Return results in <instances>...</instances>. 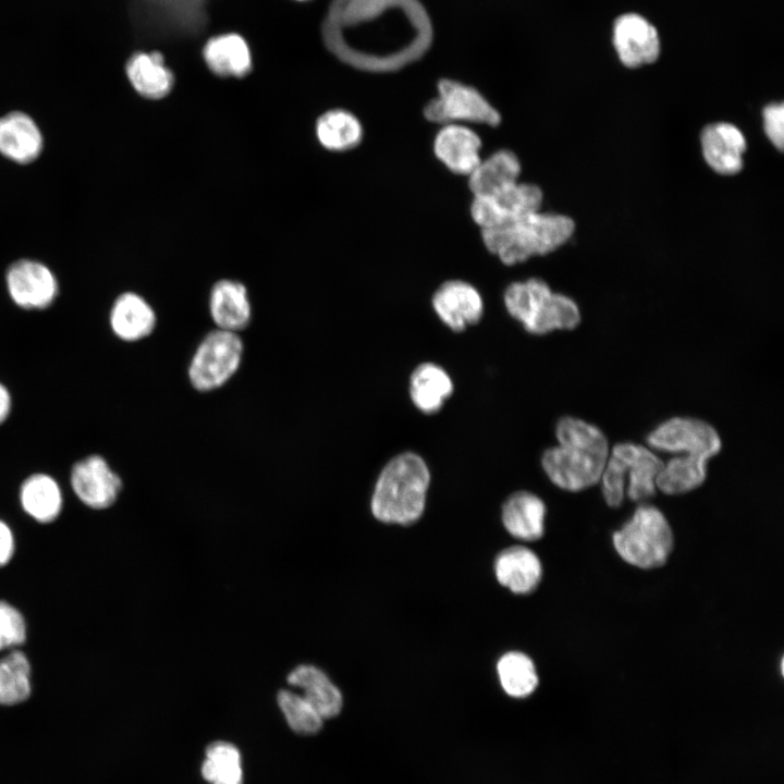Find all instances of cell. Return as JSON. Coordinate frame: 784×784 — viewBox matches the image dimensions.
<instances>
[{"label": "cell", "mask_w": 784, "mask_h": 784, "mask_svg": "<svg viewBox=\"0 0 784 784\" xmlns=\"http://www.w3.org/2000/svg\"><path fill=\"white\" fill-rule=\"evenodd\" d=\"M497 672L503 690L514 698L528 697L539 683L532 660L523 652L504 653L498 660Z\"/></svg>", "instance_id": "1f68e13d"}, {"label": "cell", "mask_w": 784, "mask_h": 784, "mask_svg": "<svg viewBox=\"0 0 784 784\" xmlns=\"http://www.w3.org/2000/svg\"><path fill=\"white\" fill-rule=\"evenodd\" d=\"M209 311L217 329L236 332L252 320V306L246 286L235 280L217 281L209 294Z\"/></svg>", "instance_id": "d6986e66"}, {"label": "cell", "mask_w": 784, "mask_h": 784, "mask_svg": "<svg viewBox=\"0 0 784 784\" xmlns=\"http://www.w3.org/2000/svg\"><path fill=\"white\" fill-rule=\"evenodd\" d=\"M613 547L628 564L651 569L664 565L673 550L674 537L669 520L653 505L641 504L613 534Z\"/></svg>", "instance_id": "8992f818"}, {"label": "cell", "mask_w": 784, "mask_h": 784, "mask_svg": "<svg viewBox=\"0 0 784 784\" xmlns=\"http://www.w3.org/2000/svg\"><path fill=\"white\" fill-rule=\"evenodd\" d=\"M315 133L319 144L331 151L353 149L363 139V126L359 120L344 109L323 112L316 121Z\"/></svg>", "instance_id": "f1b7e54d"}, {"label": "cell", "mask_w": 784, "mask_h": 784, "mask_svg": "<svg viewBox=\"0 0 784 784\" xmlns=\"http://www.w3.org/2000/svg\"><path fill=\"white\" fill-rule=\"evenodd\" d=\"M32 691L30 662L23 651L12 649L0 659V706H20L30 698Z\"/></svg>", "instance_id": "f546056e"}, {"label": "cell", "mask_w": 784, "mask_h": 784, "mask_svg": "<svg viewBox=\"0 0 784 784\" xmlns=\"http://www.w3.org/2000/svg\"><path fill=\"white\" fill-rule=\"evenodd\" d=\"M27 625L22 612L8 601L0 600V651L16 649L26 641Z\"/></svg>", "instance_id": "e575fe53"}, {"label": "cell", "mask_w": 784, "mask_h": 784, "mask_svg": "<svg viewBox=\"0 0 784 784\" xmlns=\"http://www.w3.org/2000/svg\"><path fill=\"white\" fill-rule=\"evenodd\" d=\"M424 115L442 124L474 122L497 126L501 122L499 111L479 90L448 78L438 83V96L425 106Z\"/></svg>", "instance_id": "ba28073f"}, {"label": "cell", "mask_w": 784, "mask_h": 784, "mask_svg": "<svg viewBox=\"0 0 784 784\" xmlns=\"http://www.w3.org/2000/svg\"><path fill=\"white\" fill-rule=\"evenodd\" d=\"M575 231L572 218L536 211L511 223L481 230L487 249L507 266L554 252Z\"/></svg>", "instance_id": "277c9868"}, {"label": "cell", "mask_w": 784, "mask_h": 784, "mask_svg": "<svg viewBox=\"0 0 784 784\" xmlns=\"http://www.w3.org/2000/svg\"><path fill=\"white\" fill-rule=\"evenodd\" d=\"M330 26L358 33V47L343 54L347 63L369 72H393L428 50L431 25L417 0H339Z\"/></svg>", "instance_id": "6da1fadb"}, {"label": "cell", "mask_w": 784, "mask_h": 784, "mask_svg": "<svg viewBox=\"0 0 784 784\" xmlns=\"http://www.w3.org/2000/svg\"><path fill=\"white\" fill-rule=\"evenodd\" d=\"M503 298L507 313L531 334L572 330L580 322L577 304L538 278L511 283Z\"/></svg>", "instance_id": "5b68a950"}, {"label": "cell", "mask_w": 784, "mask_h": 784, "mask_svg": "<svg viewBox=\"0 0 784 784\" xmlns=\"http://www.w3.org/2000/svg\"><path fill=\"white\" fill-rule=\"evenodd\" d=\"M126 76L138 95L147 99H161L174 86V74L158 52H136L127 61Z\"/></svg>", "instance_id": "603a6c76"}, {"label": "cell", "mask_w": 784, "mask_h": 784, "mask_svg": "<svg viewBox=\"0 0 784 784\" xmlns=\"http://www.w3.org/2000/svg\"><path fill=\"white\" fill-rule=\"evenodd\" d=\"M430 471L413 452L392 457L382 468L371 495L373 517L382 523L411 525L425 511Z\"/></svg>", "instance_id": "3957f363"}, {"label": "cell", "mask_w": 784, "mask_h": 784, "mask_svg": "<svg viewBox=\"0 0 784 784\" xmlns=\"http://www.w3.org/2000/svg\"><path fill=\"white\" fill-rule=\"evenodd\" d=\"M558 446L544 451L541 465L559 488L577 492L600 481L609 458V443L596 426L579 418L563 417L555 427Z\"/></svg>", "instance_id": "7a4b0ae2"}, {"label": "cell", "mask_w": 784, "mask_h": 784, "mask_svg": "<svg viewBox=\"0 0 784 784\" xmlns=\"http://www.w3.org/2000/svg\"><path fill=\"white\" fill-rule=\"evenodd\" d=\"M708 461L682 455L664 463L656 479V487L665 494H682L700 487L707 477Z\"/></svg>", "instance_id": "4dcf8cb0"}, {"label": "cell", "mask_w": 784, "mask_h": 784, "mask_svg": "<svg viewBox=\"0 0 784 784\" xmlns=\"http://www.w3.org/2000/svg\"><path fill=\"white\" fill-rule=\"evenodd\" d=\"M613 42L620 60L628 68L652 63L660 53L657 29L646 19L634 13L616 19Z\"/></svg>", "instance_id": "4fadbf2b"}, {"label": "cell", "mask_w": 784, "mask_h": 784, "mask_svg": "<svg viewBox=\"0 0 784 784\" xmlns=\"http://www.w3.org/2000/svg\"><path fill=\"white\" fill-rule=\"evenodd\" d=\"M44 148V137L37 123L21 111L0 118V154L13 162H33Z\"/></svg>", "instance_id": "ac0fdd59"}, {"label": "cell", "mask_w": 784, "mask_h": 784, "mask_svg": "<svg viewBox=\"0 0 784 784\" xmlns=\"http://www.w3.org/2000/svg\"><path fill=\"white\" fill-rule=\"evenodd\" d=\"M5 283L14 304L27 310L49 307L59 293V284L53 272L46 265L34 259H20L13 262L7 270Z\"/></svg>", "instance_id": "8fae6325"}, {"label": "cell", "mask_w": 784, "mask_h": 784, "mask_svg": "<svg viewBox=\"0 0 784 784\" xmlns=\"http://www.w3.org/2000/svg\"><path fill=\"white\" fill-rule=\"evenodd\" d=\"M243 342L236 332L216 329L196 347L187 368L192 387L199 392L225 384L240 368Z\"/></svg>", "instance_id": "52a82bcc"}, {"label": "cell", "mask_w": 784, "mask_h": 784, "mask_svg": "<svg viewBox=\"0 0 784 784\" xmlns=\"http://www.w3.org/2000/svg\"><path fill=\"white\" fill-rule=\"evenodd\" d=\"M298 1H305V0H298Z\"/></svg>", "instance_id": "f35d334b"}, {"label": "cell", "mask_w": 784, "mask_h": 784, "mask_svg": "<svg viewBox=\"0 0 784 784\" xmlns=\"http://www.w3.org/2000/svg\"><path fill=\"white\" fill-rule=\"evenodd\" d=\"M480 137L469 127L444 124L433 140L436 157L453 173L469 175L480 162Z\"/></svg>", "instance_id": "e0dca14e"}, {"label": "cell", "mask_w": 784, "mask_h": 784, "mask_svg": "<svg viewBox=\"0 0 784 784\" xmlns=\"http://www.w3.org/2000/svg\"><path fill=\"white\" fill-rule=\"evenodd\" d=\"M498 581L517 595L534 591L542 577V565L538 555L523 546H513L501 551L494 561Z\"/></svg>", "instance_id": "44dd1931"}, {"label": "cell", "mask_w": 784, "mask_h": 784, "mask_svg": "<svg viewBox=\"0 0 784 784\" xmlns=\"http://www.w3.org/2000/svg\"><path fill=\"white\" fill-rule=\"evenodd\" d=\"M700 145L706 162L716 173L733 175L742 170L746 138L736 125L727 122L708 124L700 134Z\"/></svg>", "instance_id": "2e32d148"}, {"label": "cell", "mask_w": 784, "mask_h": 784, "mask_svg": "<svg viewBox=\"0 0 784 784\" xmlns=\"http://www.w3.org/2000/svg\"><path fill=\"white\" fill-rule=\"evenodd\" d=\"M520 162L507 149H500L487 159L480 160L468 175V185L474 196L493 194L518 181Z\"/></svg>", "instance_id": "83f0119b"}, {"label": "cell", "mask_w": 784, "mask_h": 784, "mask_svg": "<svg viewBox=\"0 0 784 784\" xmlns=\"http://www.w3.org/2000/svg\"><path fill=\"white\" fill-rule=\"evenodd\" d=\"M15 552V538L11 527L0 518V567L7 565Z\"/></svg>", "instance_id": "8d00e7d4"}, {"label": "cell", "mask_w": 784, "mask_h": 784, "mask_svg": "<svg viewBox=\"0 0 784 784\" xmlns=\"http://www.w3.org/2000/svg\"><path fill=\"white\" fill-rule=\"evenodd\" d=\"M628 479L625 493L634 502H644L656 493V479L664 462L648 448L634 443H618L611 450Z\"/></svg>", "instance_id": "9a60e30c"}, {"label": "cell", "mask_w": 784, "mask_h": 784, "mask_svg": "<svg viewBox=\"0 0 784 784\" xmlns=\"http://www.w3.org/2000/svg\"><path fill=\"white\" fill-rule=\"evenodd\" d=\"M208 69L220 77L242 78L253 68L252 52L238 34H222L210 38L203 49Z\"/></svg>", "instance_id": "7402d4cb"}, {"label": "cell", "mask_w": 784, "mask_h": 784, "mask_svg": "<svg viewBox=\"0 0 784 784\" xmlns=\"http://www.w3.org/2000/svg\"><path fill=\"white\" fill-rule=\"evenodd\" d=\"M23 511L40 524L54 522L61 514L63 497L59 483L50 475L36 473L24 479L19 492Z\"/></svg>", "instance_id": "484cf974"}, {"label": "cell", "mask_w": 784, "mask_h": 784, "mask_svg": "<svg viewBox=\"0 0 784 784\" xmlns=\"http://www.w3.org/2000/svg\"><path fill=\"white\" fill-rule=\"evenodd\" d=\"M431 304L440 320L455 332L477 323L483 313L480 293L462 280L442 283L434 292Z\"/></svg>", "instance_id": "5bb4252c"}, {"label": "cell", "mask_w": 784, "mask_h": 784, "mask_svg": "<svg viewBox=\"0 0 784 784\" xmlns=\"http://www.w3.org/2000/svg\"><path fill=\"white\" fill-rule=\"evenodd\" d=\"M546 505L529 491L511 494L502 506V523L516 539L535 541L544 532Z\"/></svg>", "instance_id": "cb8c5ba5"}, {"label": "cell", "mask_w": 784, "mask_h": 784, "mask_svg": "<svg viewBox=\"0 0 784 784\" xmlns=\"http://www.w3.org/2000/svg\"><path fill=\"white\" fill-rule=\"evenodd\" d=\"M278 705L295 733L314 735L321 730L323 719L301 694L282 689L278 694Z\"/></svg>", "instance_id": "836d02e7"}, {"label": "cell", "mask_w": 784, "mask_h": 784, "mask_svg": "<svg viewBox=\"0 0 784 784\" xmlns=\"http://www.w3.org/2000/svg\"><path fill=\"white\" fill-rule=\"evenodd\" d=\"M657 451L682 453L709 460L721 450V439L708 422L697 418L674 417L660 424L646 438Z\"/></svg>", "instance_id": "30bf717a"}, {"label": "cell", "mask_w": 784, "mask_h": 784, "mask_svg": "<svg viewBox=\"0 0 784 784\" xmlns=\"http://www.w3.org/2000/svg\"><path fill=\"white\" fill-rule=\"evenodd\" d=\"M109 324L117 338L126 342L147 338L156 328L157 317L150 304L139 294L125 292L112 304Z\"/></svg>", "instance_id": "ffe728a7"}, {"label": "cell", "mask_w": 784, "mask_h": 784, "mask_svg": "<svg viewBox=\"0 0 784 784\" xmlns=\"http://www.w3.org/2000/svg\"><path fill=\"white\" fill-rule=\"evenodd\" d=\"M11 407V394L7 387L0 382V425L9 417Z\"/></svg>", "instance_id": "74e56055"}, {"label": "cell", "mask_w": 784, "mask_h": 784, "mask_svg": "<svg viewBox=\"0 0 784 784\" xmlns=\"http://www.w3.org/2000/svg\"><path fill=\"white\" fill-rule=\"evenodd\" d=\"M201 775L210 784H243L238 749L222 740L210 744L201 764Z\"/></svg>", "instance_id": "d6a6232c"}, {"label": "cell", "mask_w": 784, "mask_h": 784, "mask_svg": "<svg viewBox=\"0 0 784 784\" xmlns=\"http://www.w3.org/2000/svg\"><path fill=\"white\" fill-rule=\"evenodd\" d=\"M763 130L773 146L782 150L784 146V105L769 103L762 111Z\"/></svg>", "instance_id": "d590c367"}, {"label": "cell", "mask_w": 784, "mask_h": 784, "mask_svg": "<svg viewBox=\"0 0 784 784\" xmlns=\"http://www.w3.org/2000/svg\"><path fill=\"white\" fill-rule=\"evenodd\" d=\"M542 199L539 186L517 181L493 194L474 196L470 215L481 230L489 229L539 211Z\"/></svg>", "instance_id": "9c48e42d"}, {"label": "cell", "mask_w": 784, "mask_h": 784, "mask_svg": "<svg viewBox=\"0 0 784 784\" xmlns=\"http://www.w3.org/2000/svg\"><path fill=\"white\" fill-rule=\"evenodd\" d=\"M453 392L449 373L434 363L419 364L409 378V395L414 405L425 414L440 411Z\"/></svg>", "instance_id": "4316f807"}, {"label": "cell", "mask_w": 784, "mask_h": 784, "mask_svg": "<svg viewBox=\"0 0 784 784\" xmlns=\"http://www.w3.org/2000/svg\"><path fill=\"white\" fill-rule=\"evenodd\" d=\"M287 683L302 691L301 695L323 720L334 718L341 712L342 694L319 667L310 664L298 665L289 674Z\"/></svg>", "instance_id": "d4e9b609"}, {"label": "cell", "mask_w": 784, "mask_h": 784, "mask_svg": "<svg viewBox=\"0 0 784 784\" xmlns=\"http://www.w3.org/2000/svg\"><path fill=\"white\" fill-rule=\"evenodd\" d=\"M70 482L77 499L93 510L110 507L122 490L120 476L98 454L77 461L72 466Z\"/></svg>", "instance_id": "7c38bea8"}]
</instances>
